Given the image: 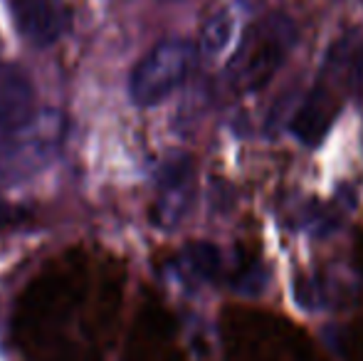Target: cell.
<instances>
[{
  "mask_svg": "<svg viewBox=\"0 0 363 361\" xmlns=\"http://www.w3.org/2000/svg\"><path fill=\"white\" fill-rule=\"evenodd\" d=\"M35 114V87L20 67L0 62V136H8Z\"/></svg>",
  "mask_w": 363,
  "mask_h": 361,
  "instance_id": "8992f818",
  "label": "cell"
},
{
  "mask_svg": "<svg viewBox=\"0 0 363 361\" xmlns=\"http://www.w3.org/2000/svg\"><path fill=\"white\" fill-rule=\"evenodd\" d=\"M334 70L339 72L341 84L363 99V45L351 52H344V60L334 62Z\"/></svg>",
  "mask_w": 363,
  "mask_h": 361,
  "instance_id": "9c48e42d",
  "label": "cell"
},
{
  "mask_svg": "<svg viewBox=\"0 0 363 361\" xmlns=\"http://www.w3.org/2000/svg\"><path fill=\"white\" fill-rule=\"evenodd\" d=\"M193 60H196V48L188 40L168 38L153 45L141 57V62L131 70V101L139 106L161 104L186 82V77L191 74Z\"/></svg>",
  "mask_w": 363,
  "mask_h": 361,
  "instance_id": "3957f363",
  "label": "cell"
},
{
  "mask_svg": "<svg viewBox=\"0 0 363 361\" xmlns=\"http://www.w3.org/2000/svg\"><path fill=\"white\" fill-rule=\"evenodd\" d=\"M191 181L193 171L188 159H171L166 169L161 171V181H158V203H156V223L158 226H176L183 218L191 201Z\"/></svg>",
  "mask_w": 363,
  "mask_h": 361,
  "instance_id": "52a82bcc",
  "label": "cell"
},
{
  "mask_svg": "<svg viewBox=\"0 0 363 361\" xmlns=\"http://www.w3.org/2000/svg\"><path fill=\"white\" fill-rule=\"evenodd\" d=\"M67 134V119L57 109H40L3 136L0 146V179L23 181L43 171L57 156Z\"/></svg>",
  "mask_w": 363,
  "mask_h": 361,
  "instance_id": "7a4b0ae2",
  "label": "cell"
},
{
  "mask_svg": "<svg viewBox=\"0 0 363 361\" xmlns=\"http://www.w3.org/2000/svg\"><path fill=\"white\" fill-rule=\"evenodd\" d=\"M15 23L35 48L55 45L69 28L67 0H15Z\"/></svg>",
  "mask_w": 363,
  "mask_h": 361,
  "instance_id": "277c9868",
  "label": "cell"
},
{
  "mask_svg": "<svg viewBox=\"0 0 363 361\" xmlns=\"http://www.w3.org/2000/svg\"><path fill=\"white\" fill-rule=\"evenodd\" d=\"M334 79V72L326 74L324 82H319L306 94L304 104L299 106L294 121H291L294 134L306 144H316L334 121V114L339 109V89H336Z\"/></svg>",
  "mask_w": 363,
  "mask_h": 361,
  "instance_id": "5b68a950",
  "label": "cell"
},
{
  "mask_svg": "<svg viewBox=\"0 0 363 361\" xmlns=\"http://www.w3.org/2000/svg\"><path fill=\"white\" fill-rule=\"evenodd\" d=\"M245 30L240 25V13L233 5H218L216 10H211L201 28V48L203 57L218 62V60L233 57L238 50L240 40H242Z\"/></svg>",
  "mask_w": 363,
  "mask_h": 361,
  "instance_id": "ba28073f",
  "label": "cell"
},
{
  "mask_svg": "<svg viewBox=\"0 0 363 361\" xmlns=\"http://www.w3.org/2000/svg\"><path fill=\"white\" fill-rule=\"evenodd\" d=\"M296 43L294 23L282 13H269L245 30L238 50L230 57L228 77L238 91H257L267 87L279 72Z\"/></svg>",
  "mask_w": 363,
  "mask_h": 361,
  "instance_id": "6da1fadb",
  "label": "cell"
}]
</instances>
